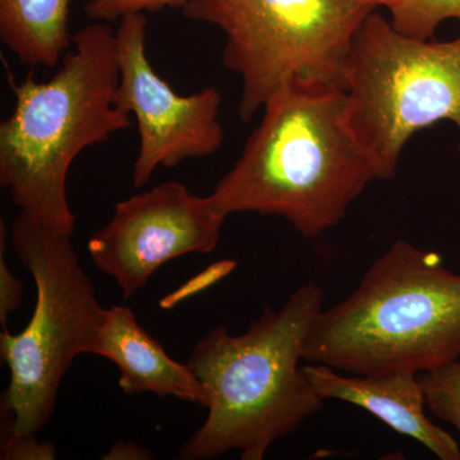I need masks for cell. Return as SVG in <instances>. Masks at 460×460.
I'll return each instance as SVG.
<instances>
[{"label":"cell","instance_id":"1","mask_svg":"<svg viewBox=\"0 0 460 460\" xmlns=\"http://www.w3.org/2000/svg\"><path fill=\"white\" fill-rule=\"evenodd\" d=\"M237 162L211 193L230 214L283 217L304 237L338 226L354 199L380 181L350 119L343 87L295 80L262 109Z\"/></svg>","mask_w":460,"mask_h":460},{"label":"cell","instance_id":"2","mask_svg":"<svg viewBox=\"0 0 460 460\" xmlns=\"http://www.w3.org/2000/svg\"><path fill=\"white\" fill-rule=\"evenodd\" d=\"M323 302V289L308 281L279 311L266 307L243 334L219 326L198 341L187 365L205 387L208 414L178 458L239 450L242 460H262L278 438L321 411L323 399L299 362Z\"/></svg>","mask_w":460,"mask_h":460},{"label":"cell","instance_id":"3","mask_svg":"<svg viewBox=\"0 0 460 460\" xmlns=\"http://www.w3.org/2000/svg\"><path fill=\"white\" fill-rule=\"evenodd\" d=\"M5 65L14 108L0 124V184L20 211L72 235L71 165L84 148L132 124L131 115L114 102L119 83L115 31L102 22L78 30L60 68L45 83L32 72L18 83Z\"/></svg>","mask_w":460,"mask_h":460},{"label":"cell","instance_id":"4","mask_svg":"<svg viewBox=\"0 0 460 460\" xmlns=\"http://www.w3.org/2000/svg\"><path fill=\"white\" fill-rule=\"evenodd\" d=\"M460 357V275L396 241L352 295L321 311L305 359L352 375L429 371Z\"/></svg>","mask_w":460,"mask_h":460},{"label":"cell","instance_id":"5","mask_svg":"<svg viewBox=\"0 0 460 460\" xmlns=\"http://www.w3.org/2000/svg\"><path fill=\"white\" fill-rule=\"evenodd\" d=\"M72 235L20 211L12 244L32 275L36 305L20 334L3 328L0 356L11 371L2 399V428L36 435L49 422L60 383L75 357L93 354L107 310L81 266Z\"/></svg>","mask_w":460,"mask_h":460},{"label":"cell","instance_id":"6","mask_svg":"<svg viewBox=\"0 0 460 460\" xmlns=\"http://www.w3.org/2000/svg\"><path fill=\"white\" fill-rule=\"evenodd\" d=\"M375 9L358 0H192L181 13L226 35L223 66L241 78L238 117L248 122L292 81L344 89L354 38Z\"/></svg>","mask_w":460,"mask_h":460},{"label":"cell","instance_id":"7","mask_svg":"<svg viewBox=\"0 0 460 460\" xmlns=\"http://www.w3.org/2000/svg\"><path fill=\"white\" fill-rule=\"evenodd\" d=\"M344 89L354 129L380 181L395 177L414 133L441 120L456 124L460 151V36L411 38L375 9L354 38Z\"/></svg>","mask_w":460,"mask_h":460},{"label":"cell","instance_id":"8","mask_svg":"<svg viewBox=\"0 0 460 460\" xmlns=\"http://www.w3.org/2000/svg\"><path fill=\"white\" fill-rule=\"evenodd\" d=\"M147 17L127 14L115 31L119 83L115 107L133 115L140 145L133 186H146L157 168H175L190 159L213 156L224 144L219 122L222 93L214 86L181 95L163 80L146 54Z\"/></svg>","mask_w":460,"mask_h":460},{"label":"cell","instance_id":"9","mask_svg":"<svg viewBox=\"0 0 460 460\" xmlns=\"http://www.w3.org/2000/svg\"><path fill=\"white\" fill-rule=\"evenodd\" d=\"M226 219L210 195L198 196L180 181H164L118 202L111 222L91 235L87 250L93 265L129 298L164 263L189 253L213 252Z\"/></svg>","mask_w":460,"mask_h":460},{"label":"cell","instance_id":"10","mask_svg":"<svg viewBox=\"0 0 460 460\" xmlns=\"http://www.w3.org/2000/svg\"><path fill=\"white\" fill-rule=\"evenodd\" d=\"M317 394L350 402L370 411L398 434L410 436L441 460H460L453 436L426 416L425 395L413 374L341 375L320 363L305 366Z\"/></svg>","mask_w":460,"mask_h":460},{"label":"cell","instance_id":"11","mask_svg":"<svg viewBox=\"0 0 460 460\" xmlns=\"http://www.w3.org/2000/svg\"><path fill=\"white\" fill-rule=\"evenodd\" d=\"M93 354L117 366L120 374L118 385L127 395L151 393L159 398L174 396L208 408L205 387L190 366L171 358L127 305L107 310Z\"/></svg>","mask_w":460,"mask_h":460},{"label":"cell","instance_id":"12","mask_svg":"<svg viewBox=\"0 0 460 460\" xmlns=\"http://www.w3.org/2000/svg\"><path fill=\"white\" fill-rule=\"evenodd\" d=\"M72 0H0V39L22 66L54 68L72 47Z\"/></svg>","mask_w":460,"mask_h":460},{"label":"cell","instance_id":"13","mask_svg":"<svg viewBox=\"0 0 460 460\" xmlns=\"http://www.w3.org/2000/svg\"><path fill=\"white\" fill-rule=\"evenodd\" d=\"M389 12L399 32L429 40L445 20L460 18V0H398Z\"/></svg>","mask_w":460,"mask_h":460},{"label":"cell","instance_id":"14","mask_svg":"<svg viewBox=\"0 0 460 460\" xmlns=\"http://www.w3.org/2000/svg\"><path fill=\"white\" fill-rule=\"evenodd\" d=\"M426 405L460 435V362L458 359L417 375Z\"/></svg>","mask_w":460,"mask_h":460},{"label":"cell","instance_id":"15","mask_svg":"<svg viewBox=\"0 0 460 460\" xmlns=\"http://www.w3.org/2000/svg\"><path fill=\"white\" fill-rule=\"evenodd\" d=\"M192 0H86L84 12L93 22L111 23L127 14L184 8Z\"/></svg>","mask_w":460,"mask_h":460},{"label":"cell","instance_id":"16","mask_svg":"<svg viewBox=\"0 0 460 460\" xmlns=\"http://www.w3.org/2000/svg\"><path fill=\"white\" fill-rule=\"evenodd\" d=\"M57 458L56 447L47 441H39L36 435L12 434L2 428V460H53Z\"/></svg>","mask_w":460,"mask_h":460},{"label":"cell","instance_id":"17","mask_svg":"<svg viewBox=\"0 0 460 460\" xmlns=\"http://www.w3.org/2000/svg\"><path fill=\"white\" fill-rule=\"evenodd\" d=\"M237 268V262L234 260H223V261L215 262L213 265L208 266L204 271L193 277L192 279L183 284L180 289L164 296L160 301V307L164 310H171L181 302L186 301L198 293L204 292L208 288L213 287L215 283L224 279L226 275Z\"/></svg>","mask_w":460,"mask_h":460},{"label":"cell","instance_id":"18","mask_svg":"<svg viewBox=\"0 0 460 460\" xmlns=\"http://www.w3.org/2000/svg\"><path fill=\"white\" fill-rule=\"evenodd\" d=\"M7 230L2 223L0 229V323L7 328L9 314L17 311L22 305L23 287L21 280L9 270L4 259V235Z\"/></svg>","mask_w":460,"mask_h":460},{"label":"cell","instance_id":"19","mask_svg":"<svg viewBox=\"0 0 460 460\" xmlns=\"http://www.w3.org/2000/svg\"><path fill=\"white\" fill-rule=\"evenodd\" d=\"M105 460H147L153 459V456L145 449L144 447L138 444L119 443L114 444L111 449L109 450L105 456H102Z\"/></svg>","mask_w":460,"mask_h":460},{"label":"cell","instance_id":"20","mask_svg":"<svg viewBox=\"0 0 460 460\" xmlns=\"http://www.w3.org/2000/svg\"><path fill=\"white\" fill-rule=\"evenodd\" d=\"M358 2H361L366 5H370V7L374 8L386 7L389 9L390 7H393L398 0H358Z\"/></svg>","mask_w":460,"mask_h":460}]
</instances>
